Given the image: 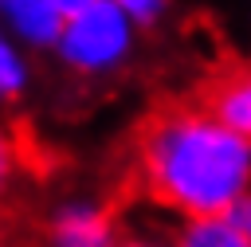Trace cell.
Returning a JSON list of instances; mask_svg holds the SVG:
<instances>
[{"label":"cell","mask_w":251,"mask_h":247,"mask_svg":"<svg viewBox=\"0 0 251 247\" xmlns=\"http://www.w3.org/2000/svg\"><path fill=\"white\" fill-rule=\"evenodd\" d=\"M133 180L180 223L227 216L251 192V137L224 125L200 98L165 102L133 133Z\"/></svg>","instance_id":"cell-1"},{"label":"cell","mask_w":251,"mask_h":247,"mask_svg":"<svg viewBox=\"0 0 251 247\" xmlns=\"http://www.w3.org/2000/svg\"><path fill=\"white\" fill-rule=\"evenodd\" d=\"M122 8H126V16L133 20L137 31H153V27H161L165 16H169V4H165V0H122Z\"/></svg>","instance_id":"cell-9"},{"label":"cell","mask_w":251,"mask_h":247,"mask_svg":"<svg viewBox=\"0 0 251 247\" xmlns=\"http://www.w3.org/2000/svg\"><path fill=\"white\" fill-rule=\"evenodd\" d=\"M227 216H231V223L243 231V239L251 243V192H247V196H243V200H239V204H235Z\"/></svg>","instance_id":"cell-11"},{"label":"cell","mask_w":251,"mask_h":247,"mask_svg":"<svg viewBox=\"0 0 251 247\" xmlns=\"http://www.w3.org/2000/svg\"><path fill=\"white\" fill-rule=\"evenodd\" d=\"M43 247H118V212L98 196H63L43 220Z\"/></svg>","instance_id":"cell-3"},{"label":"cell","mask_w":251,"mask_h":247,"mask_svg":"<svg viewBox=\"0 0 251 247\" xmlns=\"http://www.w3.org/2000/svg\"><path fill=\"white\" fill-rule=\"evenodd\" d=\"M67 20L55 43V59L78 78H106L133 63L137 27L126 16L122 0H63Z\"/></svg>","instance_id":"cell-2"},{"label":"cell","mask_w":251,"mask_h":247,"mask_svg":"<svg viewBox=\"0 0 251 247\" xmlns=\"http://www.w3.org/2000/svg\"><path fill=\"white\" fill-rule=\"evenodd\" d=\"M31 90V55L0 24V106H16Z\"/></svg>","instance_id":"cell-7"},{"label":"cell","mask_w":251,"mask_h":247,"mask_svg":"<svg viewBox=\"0 0 251 247\" xmlns=\"http://www.w3.org/2000/svg\"><path fill=\"white\" fill-rule=\"evenodd\" d=\"M118 247H173V235H161V231H122Z\"/></svg>","instance_id":"cell-10"},{"label":"cell","mask_w":251,"mask_h":247,"mask_svg":"<svg viewBox=\"0 0 251 247\" xmlns=\"http://www.w3.org/2000/svg\"><path fill=\"white\" fill-rule=\"evenodd\" d=\"M173 247H251V243L231 223V216H208V220H184V223H176Z\"/></svg>","instance_id":"cell-6"},{"label":"cell","mask_w":251,"mask_h":247,"mask_svg":"<svg viewBox=\"0 0 251 247\" xmlns=\"http://www.w3.org/2000/svg\"><path fill=\"white\" fill-rule=\"evenodd\" d=\"M20 173H24V145H20L16 129L8 122H0V204L20 184Z\"/></svg>","instance_id":"cell-8"},{"label":"cell","mask_w":251,"mask_h":247,"mask_svg":"<svg viewBox=\"0 0 251 247\" xmlns=\"http://www.w3.org/2000/svg\"><path fill=\"white\" fill-rule=\"evenodd\" d=\"M224 125H231L235 133L251 137V63L227 67L220 74L208 78V86L196 94Z\"/></svg>","instance_id":"cell-5"},{"label":"cell","mask_w":251,"mask_h":247,"mask_svg":"<svg viewBox=\"0 0 251 247\" xmlns=\"http://www.w3.org/2000/svg\"><path fill=\"white\" fill-rule=\"evenodd\" d=\"M63 20H67L63 0H0V24L27 55L55 51L63 35Z\"/></svg>","instance_id":"cell-4"}]
</instances>
